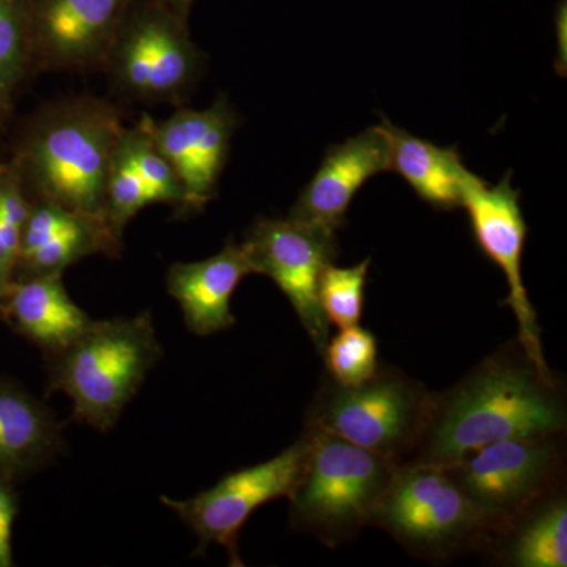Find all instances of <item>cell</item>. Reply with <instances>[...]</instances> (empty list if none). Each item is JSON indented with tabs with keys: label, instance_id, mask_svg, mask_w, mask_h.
<instances>
[{
	"label": "cell",
	"instance_id": "e0dca14e",
	"mask_svg": "<svg viewBox=\"0 0 567 567\" xmlns=\"http://www.w3.org/2000/svg\"><path fill=\"white\" fill-rule=\"evenodd\" d=\"M0 322L50 357L70 346L92 319L71 300L63 274H55L11 281L0 305Z\"/></svg>",
	"mask_w": 567,
	"mask_h": 567
},
{
	"label": "cell",
	"instance_id": "4316f807",
	"mask_svg": "<svg viewBox=\"0 0 567 567\" xmlns=\"http://www.w3.org/2000/svg\"><path fill=\"white\" fill-rule=\"evenodd\" d=\"M20 511L17 484L0 480V567H11L13 561V525Z\"/></svg>",
	"mask_w": 567,
	"mask_h": 567
},
{
	"label": "cell",
	"instance_id": "44dd1931",
	"mask_svg": "<svg viewBox=\"0 0 567 567\" xmlns=\"http://www.w3.org/2000/svg\"><path fill=\"white\" fill-rule=\"evenodd\" d=\"M35 71L25 0H0V106L13 114L22 85Z\"/></svg>",
	"mask_w": 567,
	"mask_h": 567
},
{
	"label": "cell",
	"instance_id": "7c38bea8",
	"mask_svg": "<svg viewBox=\"0 0 567 567\" xmlns=\"http://www.w3.org/2000/svg\"><path fill=\"white\" fill-rule=\"evenodd\" d=\"M238 123L224 95L205 110L178 106L166 121H152L153 141L181 178L183 216L203 212L215 199Z\"/></svg>",
	"mask_w": 567,
	"mask_h": 567
},
{
	"label": "cell",
	"instance_id": "277c9868",
	"mask_svg": "<svg viewBox=\"0 0 567 567\" xmlns=\"http://www.w3.org/2000/svg\"><path fill=\"white\" fill-rule=\"evenodd\" d=\"M300 476L290 494V520L338 546L372 517L398 462L346 440L306 429Z\"/></svg>",
	"mask_w": 567,
	"mask_h": 567
},
{
	"label": "cell",
	"instance_id": "8fae6325",
	"mask_svg": "<svg viewBox=\"0 0 567 567\" xmlns=\"http://www.w3.org/2000/svg\"><path fill=\"white\" fill-rule=\"evenodd\" d=\"M511 178L513 173H507L498 185L491 186L470 173L462 193V207L468 213L481 251L506 276L509 287L506 303L516 316L522 350L544 375L551 377L544 357L536 311L522 275L528 226L520 208V193L514 188Z\"/></svg>",
	"mask_w": 567,
	"mask_h": 567
},
{
	"label": "cell",
	"instance_id": "7402d4cb",
	"mask_svg": "<svg viewBox=\"0 0 567 567\" xmlns=\"http://www.w3.org/2000/svg\"><path fill=\"white\" fill-rule=\"evenodd\" d=\"M152 121L151 115H142L136 125L123 130L118 144L128 156L141 181L155 196L156 204L171 205L177 216H183L185 194H183L181 178L175 173L173 164L167 162L166 156L159 152L153 141Z\"/></svg>",
	"mask_w": 567,
	"mask_h": 567
},
{
	"label": "cell",
	"instance_id": "7a4b0ae2",
	"mask_svg": "<svg viewBox=\"0 0 567 567\" xmlns=\"http://www.w3.org/2000/svg\"><path fill=\"white\" fill-rule=\"evenodd\" d=\"M123 130L115 104L71 96L33 112L11 141L9 158L31 199L104 218L107 175Z\"/></svg>",
	"mask_w": 567,
	"mask_h": 567
},
{
	"label": "cell",
	"instance_id": "ac0fdd59",
	"mask_svg": "<svg viewBox=\"0 0 567 567\" xmlns=\"http://www.w3.org/2000/svg\"><path fill=\"white\" fill-rule=\"evenodd\" d=\"M380 132L385 136L390 171L401 175L413 192L436 210L462 207V193L470 171L457 147H439L413 136L382 117Z\"/></svg>",
	"mask_w": 567,
	"mask_h": 567
},
{
	"label": "cell",
	"instance_id": "f546056e",
	"mask_svg": "<svg viewBox=\"0 0 567 567\" xmlns=\"http://www.w3.org/2000/svg\"><path fill=\"white\" fill-rule=\"evenodd\" d=\"M6 289H7V287L3 286L2 281H0V305H2V298H3V293H6Z\"/></svg>",
	"mask_w": 567,
	"mask_h": 567
},
{
	"label": "cell",
	"instance_id": "4fadbf2b",
	"mask_svg": "<svg viewBox=\"0 0 567 567\" xmlns=\"http://www.w3.org/2000/svg\"><path fill=\"white\" fill-rule=\"evenodd\" d=\"M35 71L102 66L133 0H25Z\"/></svg>",
	"mask_w": 567,
	"mask_h": 567
},
{
	"label": "cell",
	"instance_id": "9c48e42d",
	"mask_svg": "<svg viewBox=\"0 0 567 567\" xmlns=\"http://www.w3.org/2000/svg\"><path fill=\"white\" fill-rule=\"evenodd\" d=\"M305 457V440L287 447L270 461L238 470L215 486L188 499L162 496L199 539V554L218 544L229 554L230 565L244 566L238 555V536L260 506L292 494Z\"/></svg>",
	"mask_w": 567,
	"mask_h": 567
},
{
	"label": "cell",
	"instance_id": "2e32d148",
	"mask_svg": "<svg viewBox=\"0 0 567 567\" xmlns=\"http://www.w3.org/2000/svg\"><path fill=\"white\" fill-rule=\"evenodd\" d=\"M63 447V424L50 406L0 377V480L20 483L50 465Z\"/></svg>",
	"mask_w": 567,
	"mask_h": 567
},
{
	"label": "cell",
	"instance_id": "30bf717a",
	"mask_svg": "<svg viewBox=\"0 0 567 567\" xmlns=\"http://www.w3.org/2000/svg\"><path fill=\"white\" fill-rule=\"evenodd\" d=\"M558 435L513 436L443 465L462 491L499 527L536 505L561 464Z\"/></svg>",
	"mask_w": 567,
	"mask_h": 567
},
{
	"label": "cell",
	"instance_id": "5bb4252c",
	"mask_svg": "<svg viewBox=\"0 0 567 567\" xmlns=\"http://www.w3.org/2000/svg\"><path fill=\"white\" fill-rule=\"evenodd\" d=\"M385 171H390V156L379 126L331 145L290 208L289 218L338 233L346 226L350 205L364 183Z\"/></svg>",
	"mask_w": 567,
	"mask_h": 567
},
{
	"label": "cell",
	"instance_id": "603a6c76",
	"mask_svg": "<svg viewBox=\"0 0 567 567\" xmlns=\"http://www.w3.org/2000/svg\"><path fill=\"white\" fill-rule=\"evenodd\" d=\"M32 199L17 166L7 158L0 163V281L9 287L17 270L22 227Z\"/></svg>",
	"mask_w": 567,
	"mask_h": 567
},
{
	"label": "cell",
	"instance_id": "9a60e30c",
	"mask_svg": "<svg viewBox=\"0 0 567 567\" xmlns=\"http://www.w3.org/2000/svg\"><path fill=\"white\" fill-rule=\"evenodd\" d=\"M248 275L252 267L244 246L230 240L208 259L171 265L166 289L181 306L186 328L196 336H210L237 322L230 301Z\"/></svg>",
	"mask_w": 567,
	"mask_h": 567
},
{
	"label": "cell",
	"instance_id": "3957f363",
	"mask_svg": "<svg viewBox=\"0 0 567 567\" xmlns=\"http://www.w3.org/2000/svg\"><path fill=\"white\" fill-rule=\"evenodd\" d=\"M162 357L151 311L92 320L70 346L44 357L48 393L69 395L74 420L107 432Z\"/></svg>",
	"mask_w": 567,
	"mask_h": 567
},
{
	"label": "cell",
	"instance_id": "6da1fadb",
	"mask_svg": "<svg viewBox=\"0 0 567 567\" xmlns=\"http://www.w3.org/2000/svg\"><path fill=\"white\" fill-rule=\"evenodd\" d=\"M565 429L566 406L554 377L544 375L525 352L499 353L431 399L413 462L453 465L499 440L559 435Z\"/></svg>",
	"mask_w": 567,
	"mask_h": 567
},
{
	"label": "cell",
	"instance_id": "5b68a950",
	"mask_svg": "<svg viewBox=\"0 0 567 567\" xmlns=\"http://www.w3.org/2000/svg\"><path fill=\"white\" fill-rule=\"evenodd\" d=\"M204 66L205 54L189 35L188 20L163 0H133L102 69L125 99L182 106Z\"/></svg>",
	"mask_w": 567,
	"mask_h": 567
},
{
	"label": "cell",
	"instance_id": "ffe728a7",
	"mask_svg": "<svg viewBox=\"0 0 567 567\" xmlns=\"http://www.w3.org/2000/svg\"><path fill=\"white\" fill-rule=\"evenodd\" d=\"M507 563L518 567L567 566V505L565 496L540 503L507 540Z\"/></svg>",
	"mask_w": 567,
	"mask_h": 567
},
{
	"label": "cell",
	"instance_id": "d4e9b609",
	"mask_svg": "<svg viewBox=\"0 0 567 567\" xmlns=\"http://www.w3.org/2000/svg\"><path fill=\"white\" fill-rule=\"evenodd\" d=\"M339 330L334 338L328 339L322 352L328 372L338 385H361L379 371L375 336L360 324Z\"/></svg>",
	"mask_w": 567,
	"mask_h": 567
},
{
	"label": "cell",
	"instance_id": "52a82bcc",
	"mask_svg": "<svg viewBox=\"0 0 567 567\" xmlns=\"http://www.w3.org/2000/svg\"><path fill=\"white\" fill-rule=\"evenodd\" d=\"M432 395L398 371L380 369L357 386L331 380L309 410L308 431L334 435L398 462L420 442Z\"/></svg>",
	"mask_w": 567,
	"mask_h": 567
},
{
	"label": "cell",
	"instance_id": "cb8c5ba5",
	"mask_svg": "<svg viewBox=\"0 0 567 567\" xmlns=\"http://www.w3.org/2000/svg\"><path fill=\"white\" fill-rule=\"evenodd\" d=\"M369 267L371 259L349 268L336 267L333 264L324 268L317 287V297L330 324L347 328L361 322Z\"/></svg>",
	"mask_w": 567,
	"mask_h": 567
},
{
	"label": "cell",
	"instance_id": "8992f818",
	"mask_svg": "<svg viewBox=\"0 0 567 567\" xmlns=\"http://www.w3.org/2000/svg\"><path fill=\"white\" fill-rule=\"evenodd\" d=\"M372 524L386 529L409 550L447 555L498 529L443 465L410 462L395 466Z\"/></svg>",
	"mask_w": 567,
	"mask_h": 567
},
{
	"label": "cell",
	"instance_id": "83f0119b",
	"mask_svg": "<svg viewBox=\"0 0 567 567\" xmlns=\"http://www.w3.org/2000/svg\"><path fill=\"white\" fill-rule=\"evenodd\" d=\"M13 114L0 106V163L6 162L10 155V121Z\"/></svg>",
	"mask_w": 567,
	"mask_h": 567
},
{
	"label": "cell",
	"instance_id": "f1b7e54d",
	"mask_svg": "<svg viewBox=\"0 0 567 567\" xmlns=\"http://www.w3.org/2000/svg\"><path fill=\"white\" fill-rule=\"evenodd\" d=\"M171 10L175 11L178 17L185 18L188 20L189 11H192V7L194 0H163Z\"/></svg>",
	"mask_w": 567,
	"mask_h": 567
},
{
	"label": "cell",
	"instance_id": "d6986e66",
	"mask_svg": "<svg viewBox=\"0 0 567 567\" xmlns=\"http://www.w3.org/2000/svg\"><path fill=\"white\" fill-rule=\"evenodd\" d=\"M122 246L121 235L112 230L106 219L80 213L58 237L18 259L13 281L63 274L71 265L96 254L115 259L121 256Z\"/></svg>",
	"mask_w": 567,
	"mask_h": 567
},
{
	"label": "cell",
	"instance_id": "ba28073f",
	"mask_svg": "<svg viewBox=\"0 0 567 567\" xmlns=\"http://www.w3.org/2000/svg\"><path fill=\"white\" fill-rule=\"evenodd\" d=\"M252 274L268 276L286 295L317 349L330 339V322L317 297L320 275L338 256L333 230L287 218H262L245 235Z\"/></svg>",
	"mask_w": 567,
	"mask_h": 567
},
{
	"label": "cell",
	"instance_id": "484cf974",
	"mask_svg": "<svg viewBox=\"0 0 567 567\" xmlns=\"http://www.w3.org/2000/svg\"><path fill=\"white\" fill-rule=\"evenodd\" d=\"M152 204H156L155 196L134 171L121 144H117L107 175L104 218L112 230L123 237V230L134 216Z\"/></svg>",
	"mask_w": 567,
	"mask_h": 567
}]
</instances>
